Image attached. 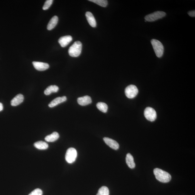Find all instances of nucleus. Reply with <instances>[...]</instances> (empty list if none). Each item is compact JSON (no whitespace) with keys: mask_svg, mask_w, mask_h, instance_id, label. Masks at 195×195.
<instances>
[{"mask_svg":"<svg viewBox=\"0 0 195 195\" xmlns=\"http://www.w3.org/2000/svg\"><path fill=\"white\" fill-rule=\"evenodd\" d=\"M153 174L156 179L160 182L167 183L171 179V175L169 173L158 168L153 170Z\"/></svg>","mask_w":195,"mask_h":195,"instance_id":"f257e3e1","label":"nucleus"},{"mask_svg":"<svg viewBox=\"0 0 195 195\" xmlns=\"http://www.w3.org/2000/svg\"><path fill=\"white\" fill-rule=\"evenodd\" d=\"M82 48V43L79 41H76L70 47L68 50V53L72 57H79L81 54Z\"/></svg>","mask_w":195,"mask_h":195,"instance_id":"f03ea898","label":"nucleus"},{"mask_svg":"<svg viewBox=\"0 0 195 195\" xmlns=\"http://www.w3.org/2000/svg\"><path fill=\"white\" fill-rule=\"evenodd\" d=\"M151 43L157 57L158 58L162 57L164 52V46L162 43L156 39H153L151 41Z\"/></svg>","mask_w":195,"mask_h":195,"instance_id":"7ed1b4c3","label":"nucleus"},{"mask_svg":"<svg viewBox=\"0 0 195 195\" xmlns=\"http://www.w3.org/2000/svg\"><path fill=\"white\" fill-rule=\"evenodd\" d=\"M77 155V151L75 148H68L66 153L65 160L68 163L71 164L75 162Z\"/></svg>","mask_w":195,"mask_h":195,"instance_id":"20e7f679","label":"nucleus"},{"mask_svg":"<svg viewBox=\"0 0 195 195\" xmlns=\"http://www.w3.org/2000/svg\"><path fill=\"white\" fill-rule=\"evenodd\" d=\"M166 15L164 12L158 11L146 15L145 18V20L148 22L154 21L162 18Z\"/></svg>","mask_w":195,"mask_h":195,"instance_id":"39448f33","label":"nucleus"},{"mask_svg":"<svg viewBox=\"0 0 195 195\" xmlns=\"http://www.w3.org/2000/svg\"><path fill=\"white\" fill-rule=\"evenodd\" d=\"M138 91L135 85H131L127 87L125 90L126 96L129 98H134L137 95Z\"/></svg>","mask_w":195,"mask_h":195,"instance_id":"423d86ee","label":"nucleus"},{"mask_svg":"<svg viewBox=\"0 0 195 195\" xmlns=\"http://www.w3.org/2000/svg\"><path fill=\"white\" fill-rule=\"evenodd\" d=\"M144 114L146 119L150 121H154L157 118V113L154 109L148 107L145 109Z\"/></svg>","mask_w":195,"mask_h":195,"instance_id":"0eeeda50","label":"nucleus"},{"mask_svg":"<svg viewBox=\"0 0 195 195\" xmlns=\"http://www.w3.org/2000/svg\"><path fill=\"white\" fill-rule=\"evenodd\" d=\"M33 64L35 69L39 71H44L47 70L49 67V65L47 63L33 62Z\"/></svg>","mask_w":195,"mask_h":195,"instance_id":"6e6552de","label":"nucleus"},{"mask_svg":"<svg viewBox=\"0 0 195 195\" xmlns=\"http://www.w3.org/2000/svg\"><path fill=\"white\" fill-rule=\"evenodd\" d=\"M103 140L107 145L113 149L115 150L119 149V145L116 141L108 137L104 138Z\"/></svg>","mask_w":195,"mask_h":195,"instance_id":"1a4fd4ad","label":"nucleus"},{"mask_svg":"<svg viewBox=\"0 0 195 195\" xmlns=\"http://www.w3.org/2000/svg\"><path fill=\"white\" fill-rule=\"evenodd\" d=\"M72 38L71 36H62L58 40V42L61 46L62 47H65L71 42Z\"/></svg>","mask_w":195,"mask_h":195,"instance_id":"9d476101","label":"nucleus"},{"mask_svg":"<svg viewBox=\"0 0 195 195\" xmlns=\"http://www.w3.org/2000/svg\"><path fill=\"white\" fill-rule=\"evenodd\" d=\"M77 102L80 105L85 106L91 103L92 100L91 97L86 96L79 98L77 99Z\"/></svg>","mask_w":195,"mask_h":195,"instance_id":"9b49d317","label":"nucleus"},{"mask_svg":"<svg viewBox=\"0 0 195 195\" xmlns=\"http://www.w3.org/2000/svg\"><path fill=\"white\" fill-rule=\"evenodd\" d=\"M67 99V97L65 96L57 97L50 102L48 104V106L51 108H52V107L57 106L58 104L66 101Z\"/></svg>","mask_w":195,"mask_h":195,"instance_id":"f8f14e48","label":"nucleus"},{"mask_svg":"<svg viewBox=\"0 0 195 195\" xmlns=\"http://www.w3.org/2000/svg\"><path fill=\"white\" fill-rule=\"evenodd\" d=\"M24 100V97L22 94H19L17 95L12 100L11 104L12 106H16L22 103Z\"/></svg>","mask_w":195,"mask_h":195,"instance_id":"ddd939ff","label":"nucleus"},{"mask_svg":"<svg viewBox=\"0 0 195 195\" xmlns=\"http://www.w3.org/2000/svg\"><path fill=\"white\" fill-rule=\"evenodd\" d=\"M88 22L92 27H96L97 23L94 17L92 14L90 12H87L85 14Z\"/></svg>","mask_w":195,"mask_h":195,"instance_id":"4468645a","label":"nucleus"},{"mask_svg":"<svg viewBox=\"0 0 195 195\" xmlns=\"http://www.w3.org/2000/svg\"><path fill=\"white\" fill-rule=\"evenodd\" d=\"M126 162L129 167L130 169H133L135 167V163L134 162V158L131 153H128L126 155Z\"/></svg>","mask_w":195,"mask_h":195,"instance_id":"2eb2a0df","label":"nucleus"},{"mask_svg":"<svg viewBox=\"0 0 195 195\" xmlns=\"http://www.w3.org/2000/svg\"><path fill=\"white\" fill-rule=\"evenodd\" d=\"M58 21V18L57 16H55L51 19L47 26V30L50 31L54 28L57 25Z\"/></svg>","mask_w":195,"mask_h":195,"instance_id":"dca6fc26","label":"nucleus"},{"mask_svg":"<svg viewBox=\"0 0 195 195\" xmlns=\"http://www.w3.org/2000/svg\"><path fill=\"white\" fill-rule=\"evenodd\" d=\"M59 137V135L57 132H53L50 135L46 136L45 139L48 142H53L57 141Z\"/></svg>","mask_w":195,"mask_h":195,"instance_id":"f3484780","label":"nucleus"},{"mask_svg":"<svg viewBox=\"0 0 195 195\" xmlns=\"http://www.w3.org/2000/svg\"><path fill=\"white\" fill-rule=\"evenodd\" d=\"M34 145L36 148L39 150L47 149L48 147V144L43 141H38L34 143Z\"/></svg>","mask_w":195,"mask_h":195,"instance_id":"a211bd4d","label":"nucleus"},{"mask_svg":"<svg viewBox=\"0 0 195 195\" xmlns=\"http://www.w3.org/2000/svg\"><path fill=\"white\" fill-rule=\"evenodd\" d=\"M59 90V88L56 85H51L46 89L44 91V94L46 96L50 95L53 92H57Z\"/></svg>","mask_w":195,"mask_h":195,"instance_id":"6ab92c4d","label":"nucleus"},{"mask_svg":"<svg viewBox=\"0 0 195 195\" xmlns=\"http://www.w3.org/2000/svg\"><path fill=\"white\" fill-rule=\"evenodd\" d=\"M97 107L98 109L100 111L103 113H106L108 110V106L107 105L104 103V102H98L97 104Z\"/></svg>","mask_w":195,"mask_h":195,"instance_id":"aec40b11","label":"nucleus"},{"mask_svg":"<svg viewBox=\"0 0 195 195\" xmlns=\"http://www.w3.org/2000/svg\"><path fill=\"white\" fill-rule=\"evenodd\" d=\"M97 195H109V191L108 187L103 186L99 190Z\"/></svg>","mask_w":195,"mask_h":195,"instance_id":"412c9836","label":"nucleus"},{"mask_svg":"<svg viewBox=\"0 0 195 195\" xmlns=\"http://www.w3.org/2000/svg\"><path fill=\"white\" fill-rule=\"evenodd\" d=\"M89 1L102 7H106L108 4V1L106 0H89Z\"/></svg>","mask_w":195,"mask_h":195,"instance_id":"4be33fe9","label":"nucleus"},{"mask_svg":"<svg viewBox=\"0 0 195 195\" xmlns=\"http://www.w3.org/2000/svg\"><path fill=\"white\" fill-rule=\"evenodd\" d=\"M53 2V0H47L46 1L43 7V9L44 10H46L49 8L52 5Z\"/></svg>","mask_w":195,"mask_h":195,"instance_id":"5701e85b","label":"nucleus"},{"mask_svg":"<svg viewBox=\"0 0 195 195\" xmlns=\"http://www.w3.org/2000/svg\"><path fill=\"white\" fill-rule=\"evenodd\" d=\"M43 192L41 189H36L31 192L29 195H42Z\"/></svg>","mask_w":195,"mask_h":195,"instance_id":"b1692460","label":"nucleus"},{"mask_svg":"<svg viewBox=\"0 0 195 195\" xmlns=\"http://www.w3.org/2000/svg\"><path fill=\"white\" fill-rule=\"evenodd\" d=\"M188 14L189 15L192 17H195V11H190L188 12Z\"/></svg>","mask_w":195,"mask_h":195,"instance_id":"393cba45","label":"nucleus"},{"mask_svg":"<svg viewBox=\"0 0 195 195\" xmlns=\"http://www.w3.org/2000/svg\"><path fill=\"white\" fill-rule=\"evenodd\" d=\"M3 104L1 103H0V111L3 110Z\"/></svg>","mask_w":195,"mask_h":195,"instance_id":"a878e982","label":"nucleus"}]
</instances>
